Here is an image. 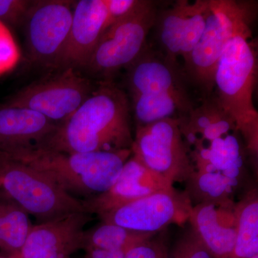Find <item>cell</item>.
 Instances as JSON below:
<instances>
[{
  "label": "cell",
  "instance_id": "23",
  "mask_svg": "<svg viewBox=\"0 0 258 258\" xmlns=\"http://www.w3.org/2000/svg\"><path fill=\"white\" fill-rule=\"evenodd\" d=\"M167 258H215L189 225L176 240Z\"/></svg>",
  "mask_w": 258,
  "mask_h": 258
},
{
  "label": "cell",
  "instance_id": "5",
  "mask_svg": "<svg viewBox=\"0 0 258 258\" xmlns=\"http://www.w3.org/2000/svg\"><path fill=\"white\" fill-rule=\"evenodd\" d=\"M0 189L42 223L86 212L83 200L69 195L42 173L0 152Z\"/></svg>",
  "mask_w": 258,
  "mask_h": 258
},
{
  "label": "cell",
  "instance_id": "10",
  "mask_svg": "<svg viewBox=\"0 0 258 258\" xmlns=\"http://www.w3.org/2000/svg\"><path fill=\"white\" fill-rule=\"evenodd\" d=\"M75 2L32 1L25 18L28 55L32 62L57 70L69 38Z\"/></svg>",
  "mask_w": 258,
  "mask_h": 258
},
{
  "label": "cell",
  "instance_id": "27",
  "mask_svg": "<svg viewBox=\"0 0 258 258\" xmlns=\"http://www.w3.org/2000/svg\"><path fill=\"white\" fill-rule=\"evenodd\" d=\"M139 0H106V28L123 18L135 8Z\"/></svg>",
  "mask_w": 258,
  "mask_h": 258
},
{
  "label": "cell",
  "instance_id": "7",
  "mask_svg": "<svg viewBox=\"0 0 258 258\" xmlns=\"http://www.w3.org/2000/svg\"><path fill=\"white\" fill-rule=\"evenodd\" d=\"M158 13L154 2L139 0L128 15L106 29L86 71L101 76V81H111L113 74L133 63L147 47L148 35L156 25Z\"/></svg>",
  "mask_w": 258,
  "mask_h": 258
},
{
  "label": "cell",
  "instance_id": "6",
  "mask_svg": "<svg viewBox=\"0 0 258 258\" xmlns=\"http://www.w3.org/2000/svg\"><path fill=\"white\" fill-rule=\"evenodd\" d=\"M251 3L235 0H210L203 35L184 60V74L203 91L214 89V76L222 52L231 38L252 23Z\"/></svg>",
  "mask_w": 258,
  "mask_h": 258
},
{
  "label": "cell",
  "instance_id": "25",
  "mask_svg": "<svg viewBox=\"0 0 258 258\" xmlns=\"http://www.w3.org/2000/svg\"><path fill=\"white\" fill-rule=\"evenodd\" d=\"M169 250L164 235L157 234L136 244L127 252L125 258H167Z\"/></svg>",
  "mask_w": 258,
  "mask_h": 258
},
{
  "label": "cell",
  "instance_id": "24",
  "mask_svg": "<svg viewBox=\"0 0 258 258\" xmlns=\"http://www.w3.org/2000/svg\"><path fill=\"white\" fill-rule=\"evenodd\" d=\"M20 50L9 29L0 21V75L14 69L20 60Z\"/></svg>",
  "mask_w": 258,
  "mask_h": 258
},
{
  "label": "cell",
  "instance_id": "14",
  "mask_svg": "<svg viewBox=\"0 0 258 258\" xmlns=\"http://www.w3.org/2000/svg\"><path fill=\"white\" fill-rule=\"evenodd\" d=\"M174 184L151 170L132 154L114 184L106 192L83 200L86 212L97 216L111 212L156 191L171 189Z\"/></svg>",
  "mask_w": 258,
  "mask_h": 258
},
{
  "label": "cell",
  "instance_id": "8",
  "mask_svg": "<svg viewBox=\"0 0 258 258\" xmlns=\"http://www.w3.org/2000/svg\"><path fill=\"white\" fill-rule=\"evenodd\" d=\"M57 71L22 88L7 104L38 112L58 124L69 119L96 85L79 70L66 68Z\"/></svg>",
  "mask_w": 258,
  "mask_h": 258
},
{
  "label": "cell",
  "instance_id": "20",
  "mask_svg": "<svg viewBox=\"0 0 258 258\" xmlns=\"http://www.w3.org/2000/svg\"><path fill=\"white\" fill-rule=\"evenodd\" d=\"M2 246L5 257L16 258L25 244L32 224L29 215L0 189Z\"/></svg>",
  "mask_w": 258,
  "mask_h": 258
},
{
  "label": "cell",
  "instance_id": "26",
  "mask_svg": "<svg viewBox=\"0 0 258 258\" xmlns=\"http://www.w3.org/2000/svg\"><path fill=\"white\" fill-rule=\"evenodd\" d=\"M32 1L0 0V21L18 26L25 22Z\"/></svg>",
  "mask_w": 258,
  "mask_h": 258
},
{
  "label": "cell",
  "instance_id": "28",
  "mask_svg": "<svg viewBox=\"0 0 258 258\" xmlns=\"http://www.w3.org/2000/svg\"><path fill=\"white\" fill-rule=\"evenodd\" d=\"M129 249L107 250L101 249H85V258H125Z\"/></svg>",
  "mask_w": 258,
  "mask_h": 258
},
{
  "label": "cell",
  "instance_id": "21",
  "mask_svg": "<svg viewBox=\"0 0 258 258\" xmlns=\"http://www.w3.org/2000/svg\"><path fill=\"white\" fill-rule=\"evenodd\" d=\"M237 203V237L228 258H252L258 254V195L249 190Z\"/></svg>",
  "mask_w": 258,
  "mask_h": 258
},
{
  "label": "cell",
  "instance_id": "15",
  "mask_svg": "<svg viewBox=\"0 0 258 258\" xmlns=\"http://www.w3.org/2000/svg\"><path fill=\"white\" fill-rule=\"evenodd\" d=\"M106 0L75 2L69 38L57 69H86L106 29Z\"/></svg>",
  "mask_w": 258,
  "mask_h": 258
},
{
  "label": "cell",
  "instance_id": "3",
  "mask_svg": "<svg viewBox=\"0 0 258 258\" xmlns=\"http://www.w3.org/2000/svg\"><path fill=\"white\" fill-rule=\"evenodd\" d=\"M5 154L42 173L69 195L86 200L114 184L132 151L69 154L32 147Z\"/></svg>",
  "mask_w": 258,
  "mask_h": 258
},
{
  "label": "cell",
  "instance_id": "22",
  "mask_svg": "<svg viewBox=\"0 0 258 258\" xmlns=\"http://www.w3.org/2000/svg\"><path fill=\"white\" fill-rule=\"evenodd\" d=\"M156 235L157 234L137 232L101 222L92 228L85 230L83 250L86 249H130L136 244Z\"/></svg>",
  "mask_w": 258,
  "mask_h": 258
},
{
  "label": "cell",
  "instance_id": "16",
  "mask_svg": "<svg viewBox=\"0 0 258 258\" xmlns=\"http://www.w3.org/2000/svg\"><path fill=\"white\" fill-rule=\"evenodd\" d=\"M188 223L215 258H228L237 237V203L233 200L193 205Z\"/></svg>",
  "mask_w": 258,
  "mask_h": 258
},
{
  "label": "cell",
  "instance_id": "9",
  "mask_svg": "<svg viewBox=\"0 0 258 258\" xmlns=\"http://www.w3.org/2000/svg\"><path fill=\"white\" fill-rule=\"evenodd\" d=\"M132 151L149 169L172 184L186 182L195 171L180 129V118L137 125Z\"/></svg>",
  "mask_w": 258,
  "mask_h": 258
},
{
  "label": "cell",
  "instance_id": "29",
  "mask_svg": "<svg viewBox=\"0 0 258 258\" xmlns=\"http://www.w3.org/2000/svg\"><path fill=\"white\" fill-rule=\"evenodd\" d=\"M0 258H13V257H5V256H0Z\"/></svg>",
  "mask_w": 258,
  "mask_h": 258
},
{
  "label": "cell",
  "instance_id": "2",
  "mask_svg": "<svg viewBox=\"0 0 258 258\" xmlns=\"http://www.w3.org/2000/svg\"><path fill=\"white\" fill-rule=\"evenodd\" d=\"M251 24L227 42L214 76L215 97L222 109L235 123L246 147L257 156L258 112L253 103L257 75V50L252 40Z\"/></svg>",
  "mask_w": 258,
  "mask_h": 258
},
{
  "label": "cell",
  "instance_id": "4",
  "mask_svg": "<svg viewBox=\"0 0 258 258\" xmlns=\"http://www.w3.org/2000/svg\"><path fill=\"white\" fill-rule=\"evenodd\" d=\"M176 64L147 46L127 68V83L137 125L181 118L195 108Z\"/></svg>",
  "mask_w": 258,
  "mask_h": 258
},
{
  "label": "cell",
  "instance_id": "13",
  "mask_svg": "<svg viewBox=\"0 0 258 258\" xmlns=\"http://www.w3.org/2000/svg\"><path fill=\"white\" fill-rule=\"evenodd\" d=\"M93 219L79 212L33 225L16 258H71L83 249L85 227Z\"/></svg>",
  "mask_w": 258,
  "mask_h": 258
},
{
  "label": "cell",
  "instance_id": "11",
  "mask_svg": "<svg viewBox=\"0 0 258 258\" xmlns=\"http://www.w3.org/2000/svg\"><path fill=\"white\" fill-rule=\"evenodd\" d=\"M193 205L186 191L174 187L151 194L98 216L102 222L158 234L169 226H184Z\"/></svg>",
  "mask_w": 258,
  "mask_h": 258
},
{
  "label": "cell",
  "instance_id": "1",
  "mask_svg": "<svg viewBox=\"0 0 258 258\" xmlns=\"http://www.w3.org/2000/svg\"><path fill=\"white\" fill-rule=\"evenodd\" d=\"M130 112L124 91L111 81H100L77 111L37 147L69 154L132 149Z\"/></svg>",
  "mask_w": 258,
  "mask_h": 258
},
{
  "label": "cell",
  "instance_id": "12",
  "mask_svg": "<svg viewBox=\"0 0 258 258\" xmlns=\"http://www.w3.org/2000/svg\"><path fill=\"white\" fill-rule=\"evenodd\" d=\"M210 0L176 1L169 9L158 13L159 40L169 60H185L200 41L208 19Z\"/></svg>",
  "mask_w": 258,
  "mask_h": 258
},
{
  "label": "cell",
  "instance_id": "30",
  "mask_svg": "<svg viewBox=\"0 0 258 258\" xmlns=\"http://www.w3.org/2000/svg\"><path fill=\"white\" fill-rule=\"evenodd\" d=\"M252 258H258V254H257V255L254 256V257H252Z\"/></svg>",
  "mask_w": 258,
  "mask_h": 258
},
{
  "label": "cell",
  "instance_id": "19",
  "mask_svg": "<svg viewBox=\"0 0 258 258\" xmlns=\"http://www.w3.org/2000/svg\"><path fill=\"white\" fill-rule=\"evenodd\" d=\"M244 176V168L227 171H194L186 181V192L191 203L233 200L235 192ZM195 204V205H196Z\"/></svg>",
  "mask_w": 258,
  "mask_h": 258
},
{
  "label": "cell",
  "instance_id": "18",
  "mask_svg": "<svg viewBox=\"0 0 258 258\" xmlns=\"http://www.w3.org/2000/svg\"><path fill=\"white\" fill-rule=\"evenodd\" d=\"M180 129L189 149L195 142H212L236 130L233 120L215 98L205 100L201 106L180 118Z\"/></svg>",
  "mask_w": 258,
  "mask_h": 258
},
{
  "label": "cell",
  "instance_id": "17",
  "mask_svg": "<svg viewBox=\"0 0 258 258\" xmlns=\"http://www.w3.org/2000/svg\"><path fill=\"white\" fill-rule=\"evenodd\" d=\"M57 125L38 112L5 103L0 106V152L39 147Z\"/></svg>",
  "mask_w": 258,
  "mask_h": 258
}]
</instances>
